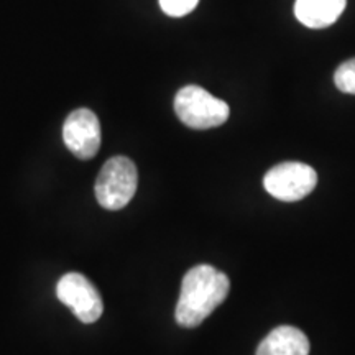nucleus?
<instances>
[{"label":"nucleus","instance_id":"9d476101","mask_svg":"<svg viewBox=\"0 0 355 355\" xmlns=\"http://www.w3.org/2000/svg\"><path fill=\"white\" fill-rule=\"evenodd\" d=\"M199 0H159L162 10L170 17H184L198 7Z\"/></svg>","mask_w":355,"mask_h":355},{"label":"nucleus","instance_id":"f257e3e1","mask_svg":"<svg viewBox=\"0 0 355 355\" xmlns=\"http://www.w3.org/2000/svg\"><path fill=\"white\" fill-rule=\"evenodd\" d=\"M230 282L227 275L212 265H196L181 282L175 318L181 327H198L204 319L227 298Z\"/></svg>","mask_w":355,"mask_h":355},{"label":"nucleus","instance_id":"0eeeda50","mask_svg":"<svg viewBox=\"0 0 355 355\" xmlns=\"http://www.w3.org/2000/svg\"><path fill=\"white\" fill-rule=\"evenodd\" d=\"M309 340L303 331L279 326L261 340L257 355H309Z\"/></svg>","mask_w":355,"mask_h":355},{"label":"nucleus","instance_id":"20e7f679","mask_svg":"<svg viewBox=\"0 0 355 355\" xmlns=\"http://www.w3.org/2000/svg\"><path fill=\"white\" fill-rule=\"evenodd\" d=\"M318 184V173L313 166L300 162H285L273 166L263 178V188L275 199L295 202L308 196Z\"/></svg>","mask_w":355,"mask_h":355},{"label":"nucleus","instance_id":"7ed1b4c3","mask_svg":"<svg viewBox=\"0 0 355 355\" xmlns=\"http://www.w3.org/2000/svg\"><path fill=\"white\" fill-rule=\"evenodd\" d=\"M175 112L184 125L196 130L219 127L227 122L229 105L199 86H184L175 97Z\"/></svg>","mask_w":355,"mask_h":355},{"label":"nucleus","instance_id":"f03ea898","mask_svg":"<svg viewBox=\"0 0 355 355\" xmlns=\"http://www.w3.org/2000/svg\"><path fill=\"white\" fill-rule=\"evenodd\" d=\"M137 184H139V173L130 158H109L101 168L96 180V198L105 209H123L135 196Z\"/></svg>","mask_w":355,"mask_h":355},{"label":"nucleus","instance_id":"39448f33","mask_svg":"<svg viewBox=\"0 0 355 355\" xmlns=\"http://www.w3.org/2000/svg\"><path fill=\"white\" fill-rule=\"evenodd\" d=\"M58 300L73 311L74 316L84 324H92L104 313V303L92 285L81 273H66L56 286Z\"/></svg>","mask_w":355,"mask_h":355},{"label":"nucleus","instance_id":"1a4fd4ad","mask_svg":"<svg viewBox=\"0 0 355 355\" xmlns=\"http://www.w3.org/2000/svg\"><path fill=\"white\" fill-rule=\"evenodd\" d=\"M334 83L339 91L345 92V94L355 96V58L345 61L337 68L334 74Z\"/></svg>","mask_w":355,"mask_h":355},{"label":"nucleus","instance_id":"423d86ee","mask_svg":"<svg viewBox=\"0 0 355 355\" xmlns=\"http://www.w3.org/2000/svg\"><path fill=\"white\" fill-rule=\"evenodd\" d=\"M101 139L99 119L92 110L76 109L64 121V145L79 159L94 158L101 148Z\"/></svg>","mask_w":355,"mask_h":355},{"label":"nucleus","instance_id":"6e6552de","mask_svg":"<svg viewBox=\"0 0 355 355\" xmlns=\"http://www.w3.org/2000/svg\"><path fill=\"white\" fill-rule=\"evenodd\" d=\"M347 0H296L295 15L308 28H326L343 15Z\"/></svg>","mask_w":355,"mask_h":355}]
</instances>
